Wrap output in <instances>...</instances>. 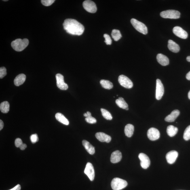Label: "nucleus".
Segmentation results:
<instances>
[{
	"label": "nucleus",
	"mask_w": 190,
	"mask_h": 190,
	"mask_svg": "<svg viewBox=\"0 0 190 190\" xmlns=\"http://www.w3.org/2000/svg\"><path fill=\"white\" fill-rule=\"evenodd\" d=\"M0 110L3 113H8L10 110V104L9 102L5 101L2 102L0 104Z\"/></svg>",
	"instance_id": "a878e982"
},
{
	"label": "nucleus",
	"mask_w": 190,
	"mask_h": 190,
	"mask_svg": "<svg viewBox=\"0 0 190 190\" xmlns=\"http://www.w3.org/2000/svg\"><path fill=\"white\" fill-rule=\"evenodd\" d=\"M85 119L87 122L91 124H95L96 122V119L92 117V115L89 116L86 118Z\"/></svg>",
	"instance_id": "7c9ffc66"
},
{
	"label": "nucleus",
	"mask_w": 190,
	"mask_h": 190,
	"mask_svg": "<svg viewBox=\"0 0 190 190\" xmlns=\"http://www.w3.org/2000/svg\"><path fill=\"white\" fill-rule=\"evenodd\" d=\"M29 43V41L26 39H17L11 43V47L17 52H21L24 50Z\"/></svg>",
	"instance_id": "f03ea898"
},
{
	"label": "nucleus",
	"mask_w": 190,
	"mask_h": 190,
	"mask_svg": "<svg viewBox=\"0 0 190 190\" xmlns=\"http://www.w3.org/2000/svg\"><path fill=\"white\" fill-rule=\"evenodd\" d=\"M168 47L169 50L174 53H178L180 50L179 45L170 39L168 41Z\"/></svg>",
	"instance_id": "6ab92c4d"
},
{
	"label": "nucleus",
	"mask_w": 190,
	"mask_h": 190,
	"mask_svg": "<svg viewBox=\"0 0 190 190\" xmlns=\"http://www.w3.org/2000/svg\"><path fill=\"white\" fill-rule=\"evenodd\" d=\"M115 103L119 107L125 109L128 107V104L122 97H119L115 100Z\"/></svg>",
	"instance_id": "393cba45"
},
{
	"label": "nucleus",
	"mask_w": 190,
	"mask_h": 190,
	"mask_svg": "<svg viewBox=\"0 0 190 190\" xmlns=\"http://www.w3.org/2000/svg\"><path fill=\"white\" fill-rule=\"evenodd\" d=\"M128 183L126 180L119 178H115L112 180L111 186L113 190H121L126 187Z\"/></svg>",
	"instance_id": "7ed1b4c3"
},
{
	"label": "nucleus",
	"mask_w": 190,
	"mask_h": 190,
	"mask_svg": "<svg viewBox=\"0 0 190 190\" xmlns=\"http://www.w3.org/2000/svg\"><path fill=\"white\" fill-rule=\"evenodd\" d=\"M160 134L158 129L155 128H150L148 130L147 136L148 138L152 141H154L160 137Z\"/></svg>",
	"instance_id": "9d476101"
},
{
	"label": "nucleus",
	"mask_w": 190,
	"mask_h": 190,
	"mask_svg": "<svg viewBox=\"0 0 190 190\" xmlns=\"http://www.w3.org/2000/svg\"><path fill=\"white\" fill-rule=\"evenodd\" d=\"M83 8L89 12L94 13L97 11L96 5L94 1L90 0H87L83 3Z\"/></svg>",
	"instance_id": "0eeeda50"
},
{
	"label": "nucleus",
	"mask_w": 190,
	"mask_h": 190,
	"mask_svg": "<svg viewBox=\"0 0 190 190\" xmlns=\"http://www.w3.org/2000/svg\"><path fill=\"white\" fill-rule=\"evenodd\" d=\"M164 93V88L160 80L157 79L156 80V98L157 100L161 99Z\"/></svg>",
	"instance_id": "9b49d317"
},
{
	"label": "nucleus",
	"mask_w": 190,
	"mask_h": 190,
	"mask_svg": "<svg viewBox=\"0 0 190 190\" xmlns=\"http://www.w3.org/2000/svg\"><path fill=\"white\" fill-rule=\"evenodd\" d=\"M63 26L64 29L67 33L73 35H81L85 30L84 26L75 19H66Z\"/></svg>",
	"instance_id": "f257e3e1"
},
{
	"label": "nucleus",
	"mask_w": 190,
	"mask_h": 190,
	"mask_svg": "<svg viewBox=\"0 0 190 190\" xmlns=\"http://www.w3.org/2000/svg\"><path fill=\"white\" fill-rule=\"evenodd\" d=\"M84 173L88 176L91 181H93L94 180L95 177L94 170V166L91 163H87L85 167Z\"/></svg>",
	"instance_id": "f8f14e48"
},
{
	"label": "nucleus",
	"mask_w": 190,
	"mask_h": 190,
	"mask_svg": "<svg viewBox=\"0 0 190 190\" xmlns=\"http://www.w3.org/2000/svg\"><path fill=\"white\" fill-rule=\"evenodd\" d=\"M55 0H42L41 3L45 6L48 7L54 2Z\"/></svg>",
	"instance_id": "2f4dec72"
},
{
	"label": "nucleus",
	"mask_w": 190,
	"mask_h": 190,
	"mask_svg": "<svg viewBox=\"0 0 190 190\" xmlns=\"http://www.w3.org/2000/svg\"><path fill=\"white\" fill-rule=\"evenodd\" d=\"M101 111L102 112V115L106 119L108 120H111L113 119V117L110 113V112L107 111V110L104 109H101Z\"/></svg>",
	"instance_id": "c85d7f7f"
},
{
	"label": "nucleus",
	"mask_w": 190,
	"mask_h": 190,
	"mask_svg": "<svg viewBox=\"0 0 190 190\" xmlns=\"http://www.w3.org/2000/svg\"><path fill=\"white\" fill-rule=\"evenodd\" d=\"M27 147V145H26V144L23 143L21 145L20 147V150H24L26 149V148Z\"/></svg>",
	"instance_id": "4c0bfd02"
},
{
	"label": "nucleus",
	"mask_w": 190,
	"mask_h": 190,
	"mask_svg": "<svg viewBox=\"0 0 190 190\" xmlns=\"http://www.w3.org/2000/svg\"><path fill=\"white\" fill-rule=\"evenodd\" d=\"M104 37L105 39V42L107 45H111L112 42V39L109 35L107 34H104Z\"/></svg>",
	"instance_id": "72a5a7b5"
},
{
	"label": "nucleus",
	"mask_w": 190,
	"mask_h": 190,
	"mask_svg": "<svg viewBox=\"0 0 190 190\" xmlns=\"http://www.w3.org/2000/svg\"><path fill=\"white\" fill-rule=\"evenodd\" d=\"M131 23L134 28L140 33L144 35L147 34V28L144 23L134 18L131 20Z\"/></svg>",
	"instance_id": "20e7f679"
},
{
	"label": "nucleus",
	"mask_w": 190,
	"mask_h": 190,
	"mask_svg": "<svg viewBox=\"0 0 190 190\" xmlns=\"http://www.w3.org/2000/svg\"><path fill=\"white\" fill-rule=\"evenodd\" d=\"M179 110H175L172 111L170 115H168L165 118V121L168 122H174L180 115Z\"/></svg>",
	"instance_id": "dca6fc26"
},
{
	"label": "nucleus",
	"mask_w": 190,
	"mask_h": 190,
	"mask_svg": "<svg viewBox=\"0 0 190 190\" xmlns=\"http://www.w3.org/2000/svg\"><path fill=\"white\" fill-rule=\"evenodd\" d=\"M4 124L2 121L0 120V130H1L3 128Z\"/></svg>",
	"instance_id": "58836bf2"
},
{
	"label": "nucleus",
	"mask_w": 190,
	"mask_h": 190,
	"mask_svg": "<svg viewBox=\"0 0 190 190\" xmlns=\"http://www.w3.org/2000/svg\"><path fill=\"white\" fill-rule=\"evenodd\" d=\"M188 97H189V99L190 100V91H189V94H188Z\"/></svg>",
	"instance_id": "79ce46f5"
},
{
	"label": "nucleus",
	"mask_w": 190,
	"mask_h": 190,
	"mask_svg": "<svg viewBox=\"0 0 190 190\" xmlns=\"http://www.w3.org/2000/svg\"><path fill=\"white\" fill-rule=\"evenodd\" d=\"M118 80L120 84L125 88H131L133 86L132 81L126 76L123 75H120Z\"/></svg>",
	"instance_id": "423d86ee"
},
{
	"label": "nucleus",
	"mask_w": 190,
	"mask_h": 190,
	"mask_svg": "<svg viewBox=\"0 0 190 190\" xmlns=\"http://www.w3.org/2000/svg\"><path fill=\"white\" fill-rule=\"evenodd\" d=\"M56 118L57 121L62 123L63 124L66 125L69 124V121L61 113H57L56 115Z\"/></svg>",
	"instance_id": "5701e85b"
},
{
	"label": "nucleus",
	"mask_w": 190,
	"mask_h": 190,
	"mask_svg": "<svg viewBox=\"0 0 190 190\" xmlns=\"http://www.w3.org/2000/svg\"><path fill=\"white\" fill-rule=\"evenodd\" d=\"M26 78V76L24 74H21L18 75L15 78L14 80L15 85L17 86H19L22 85L25 81Z\"/></svg>",
	"instance_id": "aec40b11"
},
{
	"label": "nucleus",
	"mask_w": 190,
	"mask_h": 190,
	"mask_svg": "<svg viewBox=\"0 0 190 190\" xmlns=\"http://www.w3.org/2000/svg\"><path fill=\"white\" fill-rule=\"evenodd\" d=\"M100 83L102 87L104 88L110 90L113 88V83L109 81L102 80L100 81Z\"/></svg>",
	"instance_id": "bb28decb"
},
{
	"label": "nucleus",
	"mask_w": 190,
	"mask_h": 190,
	"mask_svg": "<svg viewBox=\"0 0 190 190\" xmlns=\"http://www.w3.org/2000/svg\"><path fill=\"white\" fill-rule=\"evenodd\" d=\"M57 87L60 90H66L68 88V85L65 83L64 77L61 74H58L56 75Z\"/></svg>",
	"instance_id": "1a4fd4ad"
},
{
	"label": "nucleus",
	"mask_w": 190,
	"mask_h": 190,
	"mask_svg": "<svg viewBox=\"0 0 190 190\" xmlns=\"http://www.w3.org/2000/svg\"><path fill=\"white\" fill-rule=\"evenodd\" d=\"M186 77L188 80H190V71L187 74L186 76Z\"/></svg>",
	"instance_id": "ea45409f"
},
{
	"label": "nucleus",
	"mask_w": 190,
	"mask_h": 190,
	"mask_svg": "<svg viewBox=\"0 0 190 190\" xmlns=\"http://www.w3.org/2000/svg\"><path fill=\"white\" fill-rule=\"evenodd\" d=\"M158 62L163 66H166L169 64L168 57L162 54H157L156 57Z\"/></svg>",
	"instance_id": "a211bd4d"
},
{
	"label": "nucleus",
	"mask_w": 190,
	"mask_h": 190,
	"mask_svg": "<svg viewBox=\"0 0 190 190\" xmlns=\"http://www.w3.org/2000/svg\"><path fill=\"white\" fill-rule=\"evenodd\" d=\"M122 158V154L120 151H117L112 153L110 160L112 163H116L119 162Z\"/></svg>",
	"instance_id": "f3484780"
},
{
	"label": "nucleus",
	"mask_w": 190,
	"mask_h": 190,
	"mask_svg": "<svg viewBox=\"0 0 190 190\" xmlns=\"http://www.w3.org/2000/svg\"><path fill=\"white\" fill-rule=\"evenodd\" d=\"M186 59H187V61L190 62V56H187Z\"/></svg>",
	"instance_id": "a19ab883"
},
{
	"label": "nucleus",
	"mask_w": 190,
	"mask_h": 190,
	"mask_svg": "<svg viewBox=\"0 0 190 190\" xmlns=\"http://www.w3.org/2000/svg\"><path fill=\"white\" fill-rule=\"evenodd\" d=\"M178 156L177 151H173L168 152L167 154L166 159L169 164H172L175 162Z\"/></svg>",
	"instance_id": "4468645a"
},
{
	"label": "nucleus",
	"mask_w": 190,
	"mask_h": 190,
	"mask_svg": "<svg viewBox=\"0 0 190 190\" xmlns=\"http://www.w3.org/2000/svg\"><path fill=\"white\" fill-rule=\"evenodd\" d=\"M125 110H129V108H128V107L126 108V109H125Z\"/></svg>",
	"instance_id": "37998d69"
},
{
	"label": "nucleus",
	"mask_w": 190,
	"mask_h": 190,
	"mask_svg": "<svg viewBox=\"0 0 190 190\" xmlns=\"http://www.w3.org/2000/svg\"><path fill=\"white\" fill-rule=\"evenodd\" d=\"M30 139L33 143H35L39 141V138H38V136L37 134L31 135L30 136Z\"/></svg>",
	"instance_id": "f704fd0d"
},
{
	"label": "nucleus",
	"mask_w": 190,
	"mask_h": 190,
	"mask_svg": "<svg viewBox=\"0 0 190 190\" xmlns=\"http://www.w3.org/2000/svg\"><path fill=\"white\" fill-rule=\"evenodd\" d=\"M7 1V0H6V1H5H5Z\"/></svg>",
	"instance_id": "c03bdc74"
},
{
	"label": "nucleus",
	"mask_w": 190,
	"mask_h": 190,
	"mask_svg": "<svg viewBox=\"0 0 190 190\" xmlns=\"http://www.w3.org/2000/svg\"><path fill=\"white\" fill-rule=\"evenodd\" d=\"M83 145L86 150L91 155H94L95 153V148L88 142L86 140H83Z\"/></svg>",
	"instance_id": "412c9836"
},
{
	"label": "nucleus",
	"mask_w": 190,
	"mask_h": 190,
	"mask_svg": "<svg viewBox=\"0 0 190 190\" xmlns=\"http://www.w3.org/2000/svg\"><path fill=\"white\" fill-rule=\"evenodd\" d=\"M172 31L175 35L181 39H185L188 37L187 32L180 26H175L173 28Z\"/></svg>",
	"instance_id": "ddd939ff"
},
{
	"label": "nucleus",
	"mask_w": 190,
	"mask_h": 190,
	"mask_svg": "<svg viewBox=\"0 0 190 190\" xmlns=\"http://www.w3.org/2000/svg\"><path fill=\"white\" fill-rule=\"evenodd\" d=\"M111 35L114 40L117 41L121 39L122 36L119 30L113 29L112 31Z\"/></svg>",
	"instance_id": "cd10ccee"
},
{
	"label": "nucleus",
	"mask_w": 190,
	"mask_h": 190,
	"mask_svg": "<svg viewBox=\"0 0 190 190\" xmlns=\"http://www.w3.org/2000/svg\"><path fill=\"white\" fill-rule=\"evenodd\" d=\"M95 136H96V138L101 142H106L108 143L111 140V137L103 132L97 133Z\"/></svg>",
	"instance_id": "2eb2a0df"
},
{
	"label": "nucleus",
	"mask_w": 190,
	"mask_h": 190,
	"mask_svg": "<svg viewBox=\"0 0 190 190\" xmlns=\"http://www.w3.org/2000/svg\"><path fill=\"white\" fill-rule=\"evenodd\" d=\"M160 16L163 18L177 19L180 18V13L178 11L169 10L162 12Z\"/></svg>",
	"instance_id": "39448f33"
},
{
	"label": "nucleus",
	"mask_w": 190,
	"mask_h": 190,
	"mask_svg": "<svg viewBox=\"0 0 190 190\" xmlns=\"http://www.w3.org/2000/svg\"><path fill=\"white\" fill-rule=\"evenodd\" d=\"M178 132V128L173 125H170L167 127V132L168 135L172 137L175 136Z\"/></svg>",
	"instance_id": "b1692460"
},
{
	"label": "nucleus",
	"mask_w": 190,
	"mask_h": 190,
	"mask_svg": "<svg viewBox=\"0 0 190 190\" xmlns=\"http://www.w3.org/2000/svg\"><path fill=\"white\" fill-rule=\"evenodd\" d=\"M134 131V127L131 124H127L125 126L124 132L126 136L128 137H132Z\"/></svg>",
	"instance_id": "4be33fe9"
},
{
	"label": "nucleus",
	"mask_w": 190,
	"mask_h": 190,
	"mask_svg": "<svg viewBox=\"0 0 190 190\" xmlns=\"http://www.w3.org/2000/svg\"><path fill=\"white\" fill-rule=\"evenodd\" d=\"M139 159L140 161V166L142 168L147 169L151 164V161L147 155L141 153L138 155Z\"/></svg>",
	"instance_id": "6e6552de"
},
{
	"label": "nucleus",
	"mask_w": 190,
	"mask_h": 190,
	"mask_svg": "<svg viewBox=\"0 0 190 190\" xmlns=\"http://www.w3.org/2000/svg\"><path fill=\"white\" fill-rule=\"evenodd\" d=\"M7 75V69L5 67L0 68V78L2 79Z\"/></svg>",
	"instance_id": "473e14b6"
},
{
	"label": "nucleus",
	"mask_w": 190,
	"mask_h": 190,
	"mask_svg": "<svg viewBox=\"0 0 190 190\" xmlns=\"http://www.w3.org/2000/svg\"><path fill=\"white\" fill-rule=\"evenodd\" d=\"M23 144V142L21 139L20 138H17L15 141V145L17 148H20Z\"/></svg>",
	"instance_id": "c9c22d12"
},
{
	"label": "nucleus",
	"mask_w": 190,
	"mask_h": 190,
	"mask_svg": "<svg viewBox=\"0 0 190 190\" xmlns=\"http://www.w3.org/2000/svg\"><path fill=\"white\" fill-rule=\"evenodd\" d=\"M21 187L20 185H18L15 186L13 189H11L9 190H20Z\"/></svg>",
	"instance_id": "e433bc0d"
},
{
	"label": "nucleus",
	"mask_w": 190,
	"mask_h": 190,
	"mask_svg": "<svg viewBox=\"0 0 190 190\" xmlns=\"http://www.w3.org/2000/svg\"><path fill=\"white\" fill-rule=\"evenodd\" d=\"M183 138L186 140H190V125L185 129L183 134Z\"/></svg>",
	"instance_id": "c756f323"
}]
</instances>
